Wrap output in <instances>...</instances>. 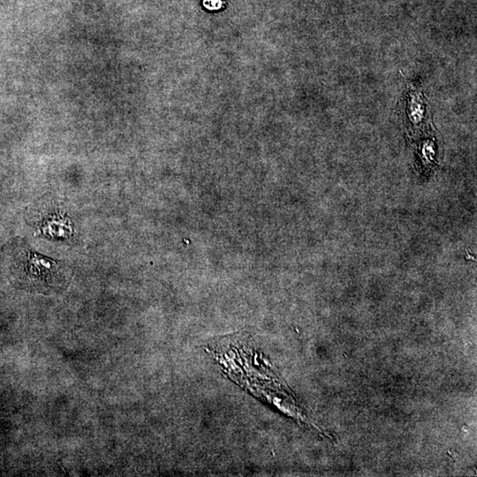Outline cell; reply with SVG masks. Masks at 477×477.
Listing matches in <instances>:
<instances>
[{
	"mask_svg": "<svg viewBox=\"0 0 477 477\" xmlns=\"http://www.w3.org/2000/svg\"><path fill=\"white\" fill-rule=\"evenodd\" d=\"M27 260L24 272L33 287L38 289L53 287L54 283L60 281L62 268L59 263L35 254H29Z\"/></svg>",
	"mask_w": 477,
	"mask_h": 477,
	"instance_id": "1",
	"label": "cell"
}]
</instances>
